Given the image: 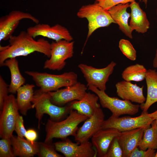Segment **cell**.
I'll return each instance as SVG.
<instances>
[{"mask_svg":"<svg viewBox=\"0 0 157 157\" xmlns=\"http://www.w3.org/2000/svg\"><path fill=\"white\" fill-rule=\"evenodd\" d=\"M9 85L0 76V109L1 110L5 99L8 96Z\"/></svg>","mask_w":157,"mask_h":157,"instance_id":"836d02e7","label":"cell"},{"mask_svg":"<svg viewBox=\"0 0 157 157\" xmlns=\"http://www.w3.org/2000/svg\"><path fill=\"white\" fill-rule=\"evenodd\" d=\"M115 87L117 95L122 99L140 104L146 101L143 92V86L140 87L124 80L117 82Z\"/></svg>","mask_w":157,"mask_h":157,"instance_id":"e0dca14e","label":"cell"},{"mask_svg":"<svg viewBox=\"0 0 157 157\" xmlns=\"http://www.w3.org/2000/svg\"><path fill=\"white\" fill-rule=\"evenodd\" d=\"M153 120L147 112H142L140 115L135 117H114L111 116L104 120L102 129H114L120 132L139 128L145 129L150 127Z\"/></svg>","mask_w":157,"mask_h":157,"instance_id":"ba28073f","label":"cell"},{"mask_svg":"<svg viewBox=\"0 0 157 157\" xmlns=\"http://www.w3.org/2000/svg\"><path fill=\"white\" fill-rule=\"evenodd\" d=\"M28 19L36 24L39 20L31 14L19 10H14L0 18V42L9 39L18 26L20 21Z\"/></svg>","mask_w":157,"mask_h":157,"instance_id":"7c38bea8","label":"cell"},{"mask_svg":"<svg viewBox=\"0 0 157 157\" xmlns=\"http://www.w3.org/2000/svg\"><path fill=\"white\" fill-rule=\"evenodd\" d=\"M3 66L7 67L10 73L11 80L8 87L9 92L15 94L26 81L25 78L20 72L18 61L16 58H9L5 61Z\"/></svg>","mask_w":157,"mask_h":157,"instance_id":"d4e9b609","label":"cell"},{"mask_svg":"<svg viewBox=\"0 0 157 157\" xmlns=\"http://www.w3.org/2000/svg\"><path fill=\"white\" fill-rule=\"evenodd\" d=\"M25 137L27 140L34 143L37 138L38 134L34 129H29L26 131Z\"/></svg>","mask_w":157,"mask_h":157,"instance_id":"d590c367","label":"cell"},{"mask_svg":"<svg viewBox=\"0 0 157 157\" xmlns=\"http://www.w3.org/2000/svg\"><path fill=\"white\" fill-rule=\"evenodd\" d=\"M151 126L144 130L143 137L138 147L140 149H157V123L155 120H153Z\"/></svg>","mask_w":157,"mask_h":157,"instance_id":"484cf974","label":"cell"},{"mask_svg":"<svg viewBox=\"0 0 157 157\" xmlns=\"http://www.w3.org/2000/svg\"><path fill=\"white\" fill-rule=\"evenodd\" d=\"M156 15L157 16V7L156 8Z\"/></svg>","mask_w":157,"mask_h":157,"instance_id":"60d3db41","label":"cell"},{"mask_svg":"<svg viewBox=\"0 0 157 157\" xmlns=\"http://www.w3.org/2000/svg\"><path fill=\"white\" fill-rule=\"evenodd\" d=\"M104 117L102 109L100 108L98 109L78 128L74 136V140L79 144L89 141L94 135L102 129Z\"/></svg>","mask_w":157,"mask_h":157,"instance_id":"5bb4252c","label":"cell"},{"mask_svg":"<svg viewBox=\"0 0 157 157\" xmlns=\"http://www.w3.org/2000/svg\"><path fill=\"white\" fill-rule=\"evenodd\" d=\"M32 104L33 108H35L36 110L38 128H40V121L44 114L49 115L51 120L58 121L71 110L69 105L61 107L54 104L51 101L49 92H43L40 89L35 92Z\"/></svg>","mask_w":157,"mask_h":157,"instance_id":"277c9868","label":"cell"},{"mask_svg":"<svg viewBox=\"0 0 157 157\" xmlns=\"http://www.w3.org/2000/svg\"><path fill=\"white\" fill-rule=\"evenodd\" d=\"M27 31L34 38L41 36L55 41L63 40L71 41L73 39L68 30L58 24L51 26L47 24L38 23L28 28Z\"/></svg>","mask_w":157,"mask_h":157,"instance_id":"4fadbf2b","label":"cell"},{"mask_svg":"<svg viewBox=\"0 0 157 157\" xmlns=\"http://www.w3.org/2000/svg\"><path fill=\"white\" fill-rule=\"evenodd\" d=\"M129 7L131 9L129 25L132 30L138 33L147 32L150 28V24L146 13L135 1L130 3Z\"/></svg>","mask_w":157,"mask_h":157,"instance_id":"44dd1931","label":"cell"},{"mask_svg":"<svg viewBox=\"0 0 157 157\" xmlns=\"http://www.w3.org/2000/svg\"><path fill=\"white\" fill-rule=\"evenodd\" d=\"M147 71L143 65L137 63L126 67L122 74V76L126 81H141L145 79Z\"/></svg>","mask_w":157,"mask_h":157,"instance_id":"4316f807","label":"cell"},{"mask_svg":"<svg viewBox=\"0 0 157 157\" xmlns=\"http://www.w3.org/2000/svg\"><path fill=\"white\" fill-rule=\"evenodd\" d=\"M139 0L140 2L144 3L146 5V6H147L148 0Z\"/></svg>","mask_w":157,"mask_h":157,"instance_id":"f35d334b","label":"cell"},{"mask_svg":"<svg viewBox=\"0 0 157 157\" xmlns=\"http://www.w3.org/2000/svg\"><path fill=\"white\" fill-rule=\"evenodd\" d=\"M149 115L154 120L156 121L157 123V110L151 113H149Z\"/></svg>","mask_w":157,"mask_h":157,"instance_id":"8d00e7d4","label":"cell"},{"mask_svg":"<svg viewBox=\"0 0 157 157\" xmlns=\"http://www.w3.org/2000/svg\"><path fill=\"white\" fill-rule=\"evenodd\" d=\"M129 4V3L119 4L112 7L108 11L113 19L119 26V29L127 37L132 39L133 31L128 23L130 13L127 11Z\"/></svg>","mask_w":157,"mask_h":157,"instance_id":"d6986e66","label":"cell"},{"mask_svg":"<svg viewBox=\"0 0 157 157\" xmlns=\"http://www.w3.org/2000/svg\"><path fill=\"white\" fill-rule=\"evenodd\" d=\"M88 87V90L98 96L102 106L110 110L112 117H118L126 114L133 115L139 111L140 107V105L139 104H133L129 100L110 97L105 91L100 90L92 85H89Z\"/></svg>","mask_w":157,"mask_h":157,"instance_id":"8992f818","label":"cell"},{"mask_svg":"<svg viewBox=\"0 0 157 157\" xmlns=\"http://www.w3.org/2000/svg\"><path fill=\"white\" fill-rule=\"evenodd\" d=\"M120 132L114 129H101L91 138V142L96 150L97 156L105 157L113 140Z\"/></svg>","mask_w":157,"mask_h":157,"instance_id":"2e32d148","label":"cell"},{"mask_svg":"<svg viewBox=\"0 0 157 157\" xmlns=\"http://www.w3.org/2000/svg\"><path fill=\"white\" fill-rule=\"evenodd\" d=\"M74 42L64 40L51 43V56L45 62L44 68L53 70H60L66 65V60L74 54Z\"/></svg>","mask_w":157,"mask_h":157,"instance_id":"52a82bcc","label":"cell"},{"mask_svg":"<svg viewBox=\"0 0 157 157\" xmlns=\"http://www.w3.org/2000/svg\"><path fill=\"white\" fill-rule=\"evenodd\" d=\"M155 157H157V151H156V154Z\"/></svg>","mask_w":157,"mask_h":157,"instance_id":"ab89813d","label":"cell"},{"mask_svg":"<svg viewBox=\"0 0 157 157\" xmlns=\"http://www.w3.org/2000/svg\"><path fill=\"white\" fill-rule=\"evenodd\" d=\"M38 151L37 155L40 157H62L56 150L54 144L45 142H38Z\"/></svg>","mask_w":157,"mask_h":157,"instance_id":"83f0119b","label":"cell"},{"mask_svg":"<svg viewBox=\"0 0 157 157\" xmlns=\"http://www.w3.org/2000/svg\"><path fill=\"white\" fill-rule=\"evenodd\" d=\"M33 84L24 85L17 90L16 100L19 110L23 115H26L28 111L33 108L32 101L34 95Z\"/></svg>","mask_w":157,"mask_h":157,"instance_id":"cb8c5ba5","label":"cell"},{"mask_svg":"<svg viewBox=\"0 0 157 157\" xmlns=\"http://www.w3.org/2000/svg\"><path fill=\"white\" fill-rule=\"evenodd\" d=\"M25 72L32 78L40 90L46 92L56 91L78 82L77 75L73 72H65L60 74L34 71H27Z\"/></svg>","mask_w":157,"mask_h":157,"instance_id":"3957f363","label":"cell"},{"mask_svg":"<svg viewBox=\"0 0 157 157\" xmlns=\"http://www.w3.org/2000/svg\"><path fill=\"white\" fill-rule=\"evenodd\" d=\"M155 149H148L145 150L136 148L129 155L128 157H155Z\"/></svg>","mask_w":157,"mask_h":157,"instance_id":"d6a6232c","label":"cell"},{"mask_svg":"<svg viewBox=\"0 0 157 157\" xmlns=\"http://www.w3.org/2000/svg\"><path fill=\"white\" fill-rule=\"evenodd\" d=\"M54 145L56 151L66 157H93L97 156L96 149L89 141L78 143L73 142L67 138L56 142Z\"/></svg>","mask_w":157,"mask_h":157,"instance_id":"8fae6325","label":"cell"},{"mask_svg":"<svg viewBox=\"0 0 157 157\" xmlns=\"http://www.w3.org/2000/svg\"><path fill=\"white\" fill-rule=\"evenodd\" d=\"M0 157H15L10 138H1L0 140Z\"/></svg>","mask_w":157,"mask_h":157,"instance_id":"4dcf8cb0","label":"cell"},{"mask_svg":"<svg viewBox=\"0 0 157 157\" xmlns=\"http://www.w3.org/2000/svg\"><path fill=\"white\" fill-rule=\"evenodd\" d=\"M77 16L79 18H86L88 21L87 40L97 29L108 26L112 23L116 24L108 10L95 3L81 6L77 12Z\"/></svg>","mask_w":157,"mask_h":157,"instance_id":"5b68a950","label":"cell"},{"mask_svg":"<svg viewBox=\"0 0 157 157\" xmlns=\"http://www.w3.org/2000/svg\"><path fill=\"white\" fill-rule=\"evenodd\" d=\"M10 139L15 157H32L37 154L38 142L32 143L24 138L13 135Z\"/></svg>","mask_w":157,"mask_h":157,"instance_id":"7402d4cb","label":"cell"},{"mask_svg":"<svg viewBox=\"0 0 157 157\" xmlns=\"http://www.w3.org/2000/svg\"><path fill=\"white\" fill-rule=\"evenodd\" d=\"M144 129L139 128L120 132L118 138L122 150L123 157H128L132 151L138 147L143 137Z\"/></svg>","mask_w":157,"mask_h":157,"instance_id":"ac0fdd59","label":"cell"},{"mask_svg":"<svg viewBox=\"0 0 157 157\" xmlns=\"http://www.w3.org/2000/svg\"><path fill=\"white\" fill-rule=\"evenodd\" d=\"M116 63L111 61L107 66L97 68L83 63L78 65L87 82V86L92 85L99 89L105 91L106 83L112 74Z\"/></svg>","mask_w":157,"mask_h":157,"instance_id":"30bf717a","label":"cell"},{"mask_svg":"<svg viewBox=\"0 0 157 157\" xmlns=\"http://www.w3.org/2000/svg\"><path fill=\"white\" fill-rule=\"evenodd\" d=\"M153 65L154 68H157V48L156 50L155 56L153 60Z\"/></svg>","mask_w":157,"mask_h":157,"instance_id":"74e56055","label":"cell"},{"mask_svg":"<svg viewBox=\"0 0 157 157\" xmlns=\"http://www.w3.org/2000/svg\"><path fill=\"white\" fill-rule=\"evenodd\" d=\"M87 86L78 82L64 88L49 92L51 102L60 106L73 101L81 99L87 92Z\"/></svg>","mask_w":157,"mask_h":157,"instance_id":"9a60e30c","label":"cell"},{"mask_svg":"<svg viewBox=\"0 0 157 157\" xmlns=\"http://www.w3.org/2000/svg\"><path fill=\"white\" fill-rule=\"evenodd\" d=\"M99 100L98 97L95 94L86 92L81 99L71 101L69 106L70 109L76 110L89 117L100 108L98 103Z\"/></svg>","mask_w":157,"mask_h":157,"instance_id":"ffe728a7","label":"cell"},{"mask_svg":"<svg viewBox=\"0 0 157 157\" xmlns=\"http://www.w3.org/2000/svg\"><path fill=\"white\" fill-rule=\"evenodd\" d=\"M88 117L76 110L71 109L69 115L63 120L55 121L48 119L45 126L46 134L44 142L51 143L54 138L63 140L70 135L74 136L78 125Z\"/></svg>","mask_w":157,"mask_h":157,"instance_id":"7a4b0ae2","label":"cell"},{"mask_svg":"<svg viewBox=\"0 0 157 157\" xmlns=\"http://www.w3.org/2000/svg\"><path fill=\"white\" fill-rule=\"evenodd\" d=\"M135 0H96L95 3L104 9L108 10L112 7L119 4L131 3Z\"/></svg>","mask_w":157,"mask_h":157,"instance_id":"1f68e13d","label":"cell"},{"mask_svg":"<svg viewBox=\"0 0 157 157\" xmlns=\"http://www.w3.org/2000/svg\"><path fill=\"white\" fill-rule=\"evenodd\" d=\"M9 44L0 51V66H3L5 61L10 58L26 56L37 52L48 58L51 56V43L43 38L34 39L26 31H22L17 35H11L9 39Z\"/></svg>","mask_w":157,"mask_h":157,"instance_id":"6da1fadb","label":"cell"},{"mask_svg":"<svg viewBox=\"0 0 157 157\" xmlns=\"http://www.w3.org/2000/svg\"><path fill=\"white\" fill-rule=\"evenodd\" d=\"M119 47L122 53L129 59L134 61L136 58V51L131 42L128 40L121 39Z\"/></svg>","mask_w":157,"mask_h":157,"instance_id":"f1b7e54d","label":"cell"},{"mask_svg":"<svg viewBox=\"0 0 157 157\" xmlns=\"http://www.w3.org/2000/svg\"><path fill=\"white\" fill-rule=\"evenodd\" d=\"M118 137L115 138L112 140L105 157H123L122 150Z\"/></svg>","mask_w":157,"mask_h":157,"instance_id":"f546056e","label":"cell"},{"mask_svg":"<svg viewBox=\"0 0 157 157\" xmlns=\"http://www.w3.org/2000/svg\"><path fill=\"white\" fill-rule=\"evenodd\" d=\"M15 131L17 136L21 138H24L26 131L25 127L24 120L22 116L18 114L15 125Z\"/></svg>","mask_w":157,"mask_h":157,"instance_id":"e575fe53","label":"cell"},{"mask_svg":"<svg viewBox=\"0 0 157 157\" xmlns=\"http://www.w3.org/2000/svg\"><path fill=\"white\" fill-rule=\"evenodd\" d=\"M145 79L147 95L145 102L140 104L142 112H147L149 107L157 102V71L156 69L147 70Z\"/></svg>","mask_w":157,"mask_h":157,"instance_id":"603a6c76","label":"cell"},{"mask_svg":"<svg viewBox=\"0 0 157 157\" xmlns=\"http://www.w3.org/2000/svg\"><path fill=\"white\" fill-rule=\"evenodd\" d=\"M19 110L16 98L13 94L8 95L4 101L0 116V136L10 139L15 131Z\"/></svg>","mask_w":157,"mask_h":157,"instance_id":"9c48e42d","label":"cell"}]
</instances>
